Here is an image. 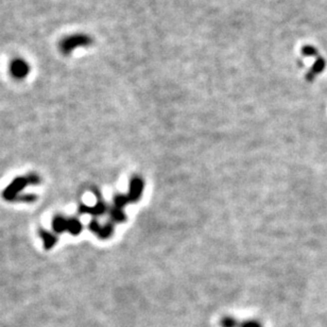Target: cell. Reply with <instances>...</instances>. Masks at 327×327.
<instances>
[{"label": "cell", "instance_id": "8fae6325", "mask_svg": "<svg viewBox=\"0 0 327 327\" xmlns=\"http://www.w3.org/2000/svg\"><path fill=\"white\" fill-rule=\"evenodd\" d=\"M42 236H43V238L45 240V245H46L47 248L52 247V245L55 243V240L56 239H55L54 235L46 233V232H42Z\"/></svg>", "mask_w": 327, "mask_h": 327}, {"label": "cell", "instance_id": "52a82bcc", "mask_svg": "<svg viewBox=\"0 0 327 327\" xmlns=\"http://www.w3.org/2000/svg\"><path fill=\"white\" fill-rule=\"evenodd\" d=\"M325 68V61L322 59V58H319L315 65L313 66V71L312 73H310V75L307 76V79H310V81H312L313 79V76L314 75H317V73H321Z\"/></svg>", "mask_w": 327, "mask_h": 327}, {"label": "cell", "instance_id": "277c9868", "mask_svg": "<svg viewBox=\"0 0 327 327\" xmlns=\"http://www.w3.org/2000/svg\"><path fill=\"white\" fill-rule=\"evenodd\" d=\"M89 227H91V230L96 233L98 236L100 237V238L102 239H105V238H109V237L112 235L113 233V225L112 224H106L104 226H100L99 223L96 222V221H92L91 222V225H89Z\"/></svg>", "mask_w": 327, "mask_h": 327}, {"label": "cell", "instance_id": "7a4b0ae2", "mask_svg": "<svg viewBox=\"0 0 327 327\" xmlns=\"http://www.w3.org/2000/svg\"><path fill=\"white\" fill-rule=\"evenodd\" d=\"M10 71L13 77L17 78V79H22L28 76V73L30 72V66L26 61H23L21 59H17V60H14L11 63Z\"/></svg>", "mask_w": 327, "mask_h": 327}, {"label": "cell", "instance_id": "9c48e42d", "mask_svg": "<svg viewBox=\"0 0 327 327\" xmlns=\"http://www.w3.org/2000/svg\"><path fill=\"white\" fill-rule=\"evenodd\" d=\"M129 197L128 195H122V194H117L115 198H114V206L118 207V208H124L128 202H129Z\"/></svg>", "mask_w": 327, "mask_h": 327}, {"label": "cell", "instance_id": "30bf717a", "mask_svg": "<svg viewBox=\"0 0 327 327\" xmlns=\"http://www.w3.org/2000/svg\"><path fill=\"white\" fill-rule=\"evenodd\" d=\"M67 228L72 233V234H79L82 230V225L81 223L76 219H72L70 221H67Z\"/></svg>", "mask_w": 327, "mask_h": 327}, {"label": "cell", "instance_id": "5bb4252c", "mask_svg": "<svg viewBox=\"0 0 327 327\" xmlns=\"http://www.w3.org/2000/svg\"><path fill=\"white\" fill-rule=\"evenodd\" d=\"M241 327H261V325L255 321H248L241 325Z\"/></svg>", "mask_w": 327, "mask_h": 327}, {"label": "cell", "instance_id": "4fadbf2b", "mask_svg": "<svg viewBox=\"0 0 327 327\" xmlns=\"http://www.w3.org/2000/svg\"><path fill=\"white\" fill-rule=\"evenodd\" d=\"M222 327H237V321L234 318L226 317L221 321Z\"/></svg>", "mask_w": 327, "mask_h": 327}, {"label": "cell", "instance_id": "5b68a950", "mask_svg": "<svg viewBox=\"0 0 327 327\" xmlns=\"http://www.w3.org/2000/svg\"><path fill=\"white\" fill-rule=\"evenodd\" d=\"M29 183V179L27 178H17L16 179V181H14L13 184H11V186L7 188V189L5 190L4 192V197L7 199V200H11L12 198H14L16 193H17V191L19 189H21V188L23 186H26L27 184Z\"/></svg>", "mask_w": 327, "mask_h": 327}, {"label": "cell", "instance_id": "ba28073f", "mask_svg": "<svg viewBox=\"0 0 327 327\" xmlns=\"http://www.w3.org/2000/svg\"><path fill=\"white\" fill-rule=\"evenodd\" d=\"M111 216L114 221H117V222H122L126 220V215L124 210L115 206H114L111 210Z\"/></svg>", "mask_w": 327, "mask_h": 327}, {"label": "cell", "instance_id": "8992f818", "mask_svg": "<svg viewBox=\"0 0 327 327\" xmlns=\"http://www.w3.org/2000/svg\"><path fill=\"white\" fill-rule=\"evenodd\" d=\"M105 210H106V206L102 202H98L93 207H87V206L81 207L82 212H89V214H93V215H102Z\"/></svg>", "mask_w": 327, "mask_h": 327}, {"label": "cell", "instance_id": "3957f363", "mask_svg": "<svg viewBox=\"0 0 327 327\" xmlns=\"http://www.w3.org/2000/svg\"><path fill=\"white\" fill-rule=\"evenodd\" d=\"M144 190V182L140 177H134L130 182V192H129V200L131 202H137L141 200V197Z\"/></svg>", "mask_w": 327, "mask_h": 327}, {"label": "cell", "instance_id": "7c38bea8", "mask_svg": "<svg viewBox=\"0 0 327 327\" xmlns=\"http://www.w3.org/2000/svg\"><path fill=\"white\" fill-rule=\"evenodd\" d=\"M302 52H303V54L305 56H317L318 55L317 49L313 46H308V45L303 47V49H302Z\"/></svg>", "mask_w": 327, "mask_h": 327}, {"label": "cell", "instance_id": "6da1fadb", "mask_svg": "<svg viewBox=\"0 0 327 327\" xmlns=\"http://www.w3.org/2000/svg\"><path fill=\"white\" fill-rule=\"evenodd\" d=\"M92 43H93V39L89 36L83 34H77L62 40L60 48H61V51L64 54H68L78 47L89 46Z\"/></svg>", "mask_w": 327, "mask_h": 327}]
</instances>
